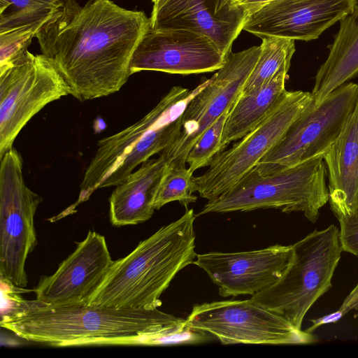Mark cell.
<instances>
[{
	"label": "cell",
	"instance_id": "1",
	"mask_svg": "<svg viewBox=\"0 0 358 358\" xmlns=\"http://www.w3.org/2000/svg\"><path fill=\"white\" fill-rule=\"evenodd\" d=\"M150 24L143 11L110 0L84 6L66 0L36 37L69 94L85 101L117 92L127 83L133 54Z\"/></svg>",
	"mask_w": 358,
	"mask_h": 358
},
{
	"label": "cell",
	"instance_id": "2",
	"mask_svg": "<svg viewBox=\"0 0 358 358\" xmlns=\"http://www.w3.org/2000/svg\"><path fill=\"white\" fill-rule=\"evenodd\" d=\"M182 319L158 308L50 305L16 298L0 324L26 341L57 347L154 345L164 328Z\"/></svg>",
	"mask_w": 358,
	"mask_h": 358
},
{
	"label": "cell",
	"instance_id": "3",
	"mask_svg": "<svg viewBox=\"0 0 358 358\" xmlns=\"http://www.w3.org/2000/svg\"><path fill=\"white\" fill-rule=\"evenodd\" d=\"M196 217L192 208H186L180 218L140 242L126 257L113 261L86 303L115 308H158L162 294L176 274L196 259Z\"/></svg>",
	"mask_w": 358,
	"mask_h": 358
},
{
	"label": "cell",
	"instance_id": "4",
	"mask_svg": "<svg viewBox=\"0 0 358 358\" xmlns=\"http://www.w3.org/2000/svg\"><path fill=\"white\" fill-rule=\"evenodd\" d=\"M208 81L193 90L173 87L141 119L99 141L94 156L84 173L78 198L62 216L72 213L98 189L120 185L137 166L171 145L180 134L188 103Z\"/></svg>",
	"mask_w": 358,
	"mask_h": 358
},
{
	"label": "cell",
	"instance_id": "5",
	"mask_svg": "<svg viewBox=\"0 0 358 358\" xmlns=\"http://www.w3.org/2000/svg\"><path fill=\"white\" fill-rule=\"evenodd\" d=\"M327 176L323 157L268 175L252 169L229 190L208 201L196 215L275 208L287 213L301 212L315 222L329 201Z\"/></svg>",
	"mask_w": 358,
	"mask_h": 358
},
{
	"label": "cell",
	"instance_id": "6",
	"mask_svg": "<svg viewBox=\"0 0 358 358\" xmlns=\"http://www.w3.org/2000/svg\"><path fill=\"white\" fill-rule=\"evenodd\" d=\"M293 249L292 260L281 278L250 299L301 329L308 310L331 287L343 252L339 229L334 224L315 229Z\"/></svg>",
	"mask_w": 358,
	"mask_h": 358
},
{
	"label": "cell",
	"instance_id": "7",
	"mask_svg": "<svg viewBox=\"0 0 358 358\" xmlns=\"http://www.w3.org/2000/svg\"><path fill=\"white\" fill-rule=\"evenodd\" d=\"M313 101L311 92L286 91L255 128L217 154L202 175L193 177L195 192L210 201L229 190L281 140Z\"/></svg>",
	"mask_w": 358,
	"mask_h": 358
},
{
	"label": "cell",
	"instance_id": "8",
	"mask_svg": "<svg viewBox=\"0 0 358 358\" xmlns=\"http://www.w3.org/2000/svg\"><path fill=\"white\" fill-rule=\"evenodd\" d=\"M1 159L0 275L15 288L28 284L25 263L37 243L34 216L42 198L25 184L22 158L13 147Z\"/></svg>",
	"mask_w": 358,
	"mask_h": 358
},
{
	"label": "cell",
	"instance_id": "9",
	"mask_svg": "<svg viewBox=\"0 0 358 358\" xmlns=\"http://www.w3.org/2000/svg\"><path fill=\"white\" fill-rule=\"evenodd\" d=\"M68 94L63 77L43 55L27 50L0 65V159L32 117Z\"/></svg>",
	"mask_w": 358,
	"mask_h": 358
},
{
	"label": "cell",
	"instance_id": "10",
	"mask_svg": "<svg viewBox=\"0 0 358 358\" xmlns=\"http://www.w3.org/2000/svg\"><path fill=\"white\" fill-rule=\"evenodd\" d=\"M358 100V85L348 82L317 106L313 102L253 168L268 175L323 157L340 134Z\"/></svg>",
	"mask_w": 358,
	"mask_h": 358
},
{
	"label": "cell",
	"instance_id": "11",
	"mask_svg": "<svg viewBox=\"0 0 358 358\" xmlns=\"http://www.w3.org/2000/svg\"><path fill=\"white\" fill-rule=\"evenodd\" d=\"M188 324L210 334L223 345L310 344L313 333L299 329L285 317L251 299L203 303L193 306Z\"/></svg>",
	"mask_w": 358,
	"mask_h": 358
},
{
	"label": "cell",
	"instance_id": "12",
	"mask_svg": "<svg viewBox=\"0 0 358 358\" xmlns=\"http://www.w3.org/2000/svg\"><path fill=\"white\" fill-rule=\"evenodd\" d=\"M260 51L259 45L231 52L224 64L191 99L182 116L180 135L162 152L169 166H186L187 156L200 136L232 107L241 93Z\"/></svg>",
	"mask_w": 358,
	"mask_h": 358
},
{
	"label": "cell",
	"instance_id": "13",
	"mask_svg": "<svg viewBox=\"0 0 358 358\" xmlns=\"http://www.w3.org/2000/svg\"><path fill=\"white\" fill-rule=\"evenodd\" d=\"M293 255V245L276 244L250 251L197 254L193 264L207 273L222 297L252 296L281 278Z\"/></svg>",
	"mask_w": 358,
	"mask_h": 358
},
{
	"label": "cell",
	"instance_id": "14",
	"mask_svg": "<svg viewBox=\"0 0 358 358\" xmlns=\"http://www.w3.org/2000/svg\"><path fill=\"white\" fill-rule=\"evenodd\" d=\"M227 57L203 34L185 29L150 27L133 54L130 73L142 71L181 75L212 72L220 69Z\"/></svg>",
	"mask_w": 358,
	"mask_h": 358
},
{
	"label": "cell",
	"instance_id": "15",
	"mask_svg": "<svg viewBox=\"0 0 358 358\" xmlns=\"http://www.w3.org/2000/svg\"><path fill=\"white\" fill-rule=\"evenodd\" d=\"M357 0H274L250 13L243 30L259 37L317 39L350 14Z\"/></svg>",
	"mask_w": 358,
	"mask_h": 358
},
{
	"label": "cell",
	"instance_id": "16",
	"mask_svg": "<svg viewBox=\"0 0 358 358\" xmlns=\"http://www.w3.org/2000/svg\"><path fill=\"white\" fill-rule=\"evenodd\" d=\"M150 27L185 29L208 37L228 57L248 13L236 0H156Z\"/></svg>",
	"mask_w": 358,
	"mask_h": 358
},
{
	"label": "cell",
	"instance_id": "17",
	"mask_svg": "<svg viewBox=\"0 0 358 358\" xmlns=\"http://www.w3.org/2000/svg\"><path fill=\"white\" fill-rule=\"evenodd\" d=\"M113 262L106 238L90 230L53 274L40 279L33 289L36 299L50 305L86 303Z\"/></svg>",
	"mask_w": 358,
	"mask_h": 358
},
{
	"label": "cell",
	"instance_id": "18",
	"mask_svg": "<svg viewBox=\"0 0 358 358\" xmlns=\"http://www.w3.org/2000/svg\"><path fill=\"white\" fill-rule=\"evenodd\" d=\"M329 201L338 220L358 208V100L336 140L324 155Z\"/></svg>",
	"mask_w": 358,
	"mask_h": 358
},
{
	"label": "cell",
	"instance_id": "19",
	"mask_svg": "<svg viewBox=\"0 0 358 358\" xmlns=\"http://www.w3.org/2000/svg\"><path fill=\"white\" fill-rule=\"evenodd\" d=\"M168 163L161 152L143 162L127 179L117 185L109 198V216L115 227L134 225L152 216L155 201Z\"/></svg>",
	"mask_w": 358,
	"mask_h": 358
},
{
	"label": "cell",
	"instance_id": "20",
	"mask_svg": "<svg viewBox=\"0 0 358 358\" xmlns=\"http://www.w3.org/2000/svg\"><path fill=\"white\" fill-rule=\"evenodd\" d=\"M327 59L315 78L313 105L358 74V4L340 22Z\"/></svg>",
	"mask_w": 358,
	"mask_h": 358
},
{
	"label": "cell",
	"instance_id": "21",
	"mask_svg": "<svg viewBox=\"0 0 358 358\" xmlns=\"http://www.w3.org/2000/svg\"><path fill=\"white\" fill-rule=\"evenodd\" d=\"M287 69L246 93H241L231 108L223 129L222 148L224 151L233 141L240 140L255 128L283 96L288 78Z\"/></svg>",
	"mask_w": 358,
	"mask_h": 358
},
{
	"label": "cell",
	"instance_id": "22",
	"mask_svg": "<svg viewBox=\"0 0 358 358\" xmlns=\"http://www.w3.org/2000/svg\"><path fill=\"white\" fill-rule=\"evenodd\" d=\"M259 58L243 87L248 92L271 79L284 69H289L295 52V41L274 36L262 38Z\"/></svg>",
	"mask_w": 358,
	"mask_h": 358
},
{
	"label": "cell",
	"instance_id": "23",
	"mask_svg": "<svg viewBox=\"0 0 358 358\" xmlns=\"http://www.w3.org/2000/svg\"><path fill=\"white\" fill-rule=\"evenodd\" d=\"M66 0H0V31L22 27L41 28Z\"/></svg>",
	"mask_w": 358,
	"mask_h": 358
},
{
	"label": "cell",
	"instance_id": "24",
	"mask_svg": "<svg viewBox=\"0 0 358 358\" xmlns=\"http://www.w3.org/2000/svg\"><path fill=\"white\" fill-rule=\"evenodd\" d=\"M193 177V173L186 166L168 165L155 201V210L176 201L186 208L190 203L196 202L197 196L194 194Z\"/></svg>",
	"mask_w": 358,
	"mask_h": 358
},
{
	"label": "cell",
	"instance_id": "25",
	"mask_svg": "<svg viewBox=\"0 0 358 358\" xmlns=\"http://www.w3.org/2000/svg\"><path fill=\"white\" fill-rule=\"evenodd\" d=\"M230 109L224 111L204 131L189 150L186 164H188V169L192 173L199 169L208 166L214 157L223 151L222 136Z\"/></svg>",
	"mask_w": 358,
	"mask_h": 358
},
{
	"label": "cell",
	"instance_id": "26",
	"mask_svg": "<svg viewBox=\"0 0 358 358\" xmlns=\"http://www.w3.org/2000/svg\"><path fill=\"white\" fill-rule=\"evenodd\" d=\"M40 29L36 26H28L0 31V65L22 55Z\"/></svg>",
	"mask_w": 358,
	"mask_h": 358
},
{
	"label": "cell",
	"instance_id": "27",
	"mask_svg": "<svg viewBox=\"0 0 358 358\" xmlns=\"http://www.w3.org/2000/svg\"><path fill=\"white\" fill-rule=\"evenodd\" d=\"M338 220L343 252L358 257V208L350 215Z\"/></svg>",
	"mask_w": 358,
	"mask_h": 358
},
{
	"label": "cell",
	"instance_id": "28",
	"mask_svg": "<svg viewBox=\"0 0 358 358\" xmlns=\"http://www.w3.org/2000/svg\"><path fill=\"white\" fill-rule=\"evenodd\" d=\"M352 310L358 311V284L345 299L343 304L337 310L321 317L311 320L312 324L305 331L313 333V331L322 325L338 322Z\"/></svg>",
	"mask_w": 358,
	"mask_h": 358
},
{
	"label": "cell",
	"instance_id": "29",
	"mask_svg": "<svg viewBox=\"0 0 358 358\" xmlns=\"http://www.w3.org/2000/svg\"><path fill=\"white\" fill-rule=\"evenodd\" d=\"M248 13V15L266 3L274 0H236Z\"/></svg>",
	"mask_w": 358,
	"mask_h": 358
},
{
	"label": "cell",
	"instance_id": "30",
	"mask_svg": "<svg viewBox=\"0 0 358 358\" xmlns=\"http://www.w3.org/2000/svg\"><path fill=\"white\" fill-rule=\"evenodd\" d=\"M152 2H154V1H156V0H152Z\"/></svg>",
	"mask_w": 358,
	"mask_h": 358
}]
</instances>
